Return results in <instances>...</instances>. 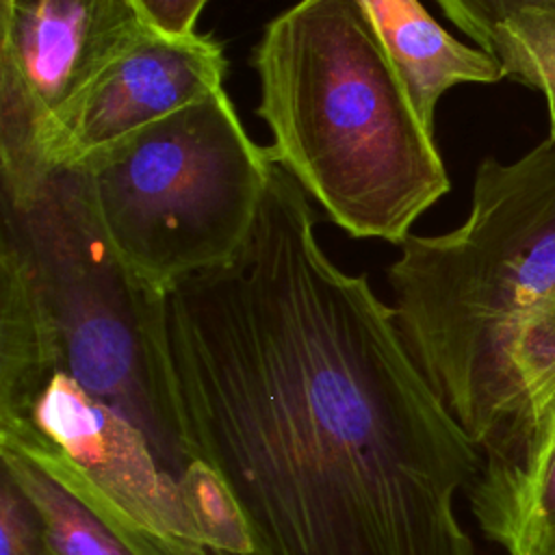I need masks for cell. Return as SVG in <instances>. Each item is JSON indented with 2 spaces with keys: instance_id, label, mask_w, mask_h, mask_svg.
I'll list each match as a JSON object with an SVG mask.
<instances>
[{
  "instance_id": "6da1fadb",
  "label": "cell",
  "mask_w": 555,
  "mask_h": 555,
  "mask_svg": "<svg viewBox=\"0 0 555 555\" xmlns=\"http://www.w3.org/2000/svg\"><path fill=\"white\" fill-rule=\"evenodd\" d=\"M165 330L180 447L230 492L249 555H475L455 496L479 447L284 167L238 256L165 291Z\"/></svg>"
},
{
  "instance_id": "7a4b0ae2",
  "label": "cell",
  "mask_w": 555,
  "mask_h": 555,
  "mask_svg": "<svg viewBox=\"0 0 555 555\" xmlns=\"http://www.w3.org/2000/svg\"><path fill=\"white\" fill-rule=\"evenodd\" d=\"M0 425L48 371L130 421L180 481L165 291L111 247L80 167L0 180Z\"/></svg>"
},
{
  "instance_id": "3957f363",
  "label": "cell",
  "mask_w": 555,
  "mask_h": 555,
  "mask_svg": "<svg viewBox=\"0 0 555 555\" xmlns=\"http://www.w3.org/2000/svg\"><path fill=\"white\" fill-rule=\"evenodd\" d=\"M267 145L353 238L403 245L451 186L362 0H299L251 59Z\"/></svg>"
},
{
  "instance_id": "277c9868",
  "label": "cell",
  "mask_w": 555,
  "mask_h": 555,
  "mask_svg": "<svg viewBox=\"0 0 555 555\" xmlns=\"http://www.w3.org/2000/svg\"><path fill=\"white\" fill-rule=\"evenodd\" d=\"M388 282L412 358L481 449L501 358L518 327L555 301V141L512 163L483 158L466 221L410 234Z\"/></svg>"
},
{
  "instance_id": "5b68a950",
  "label": "cell",
  "mask_w": 555,
  "mask_h": 555,
  "mask_svg": "<svg viewBox=\"0 0 555 555\" xmlns=\"http://www.w3.org/2000/svg\"><path fill=\"white\" fill-rule=\"evenodd\" d=\"M273 165L221 87L80 169L115 254L137 278L169 291L238 256Z\"/></svg>"
},
{
  "instance_id": "8992f818",
  "label": "cell",
  "mask_w": 555,
  "mask_h": 555,
  "mask_svg": "<svg viewBox=\"0 0 555 555\" xmlns=\"http://www.w3.org/2000/svg\"><path fill=\"white\" fill-rule=\"evenodd\" d=\"M152 30L130 0H0V180L39 173L43 124Z\"/></svg>"
},
{
  "instance_id": "52a82bcc",
  "label": "cell",
  "mask_w": 555,
  "mask_h": 555,
  "mask_svg": "<svg viewBox=\"0 0 555 555\" xmlns=\"http://www.w3.org/2000/svg\"><path fill=\"white\" fill-rule=\"evenodd\" d=\"M225 67L223 48L210 35L165 37L152 30L43 124L35 145L37 171L80 167L221 89Z\"/></svg>"
},
{
  "instance_id": "ba28073f",
  "label": "cell",
  "mask_w": 555,
  "mask_h": 555,
  "mask_svg": "<svg viewBox=\"0 0 555 555\" xmlns=\"http://www.w3.org/2000/svg\"><path fill=\"white\" fill-rule=\"evenodd\" d=\"M15 427H30L65 451L147 527L199 544L180 481L160 464L150 440L65 373L41 375L20 418L0 425V431Z\"/></svg>"
},
{
  "instance_id": "9c48e42d",
  "label": "cell",
  "mask_w": 555,
  "mask_h": 555,
  "mask_svg": "<svg viewBox=\"0 0 555 555\" xmlns=\"http://www.w3.org/2000/svg\"><path fill=\"white\" fill-rule=\"evenodd\" d=\"M2 468L39 514L54 555H208L119 505L65 451L30 427L0 431Z\"/></svg>"
},
{
  "instance_id": "30bf717a",
  "label": "cell",
  "mask_w": 555,
  "mask_h": 555,
  "mask_svg": "<svg viewBox=\"0 0 555 555\" xmlns=\"http://www.w3.org/2000/svg\"><path fill=\"white\" fill-rule=\"evenodd\" d=\"M362 2L418 119L429 132H434L436 106L451 87L492 85L505 78L490 52L455 39L418 0Z\"/></svg>"
},
{
  "instance_id": "8fae6325",
  "label": "cell",
  "mask_w": 555,
  "mask_h": 555,
  "mask_svg": "<svg viewBox=\"0 0 555 555\" xmlns=\"http://www.w3.org/2000/svg\"><path fill=\"white\" fill-rule=\"evenodd\" d=\"M470 512L507 555H555V442L533 462L483 460Z\"/></svg>"
},
{
  "instance_id": "7c38bea8",
  "label": "cell",
  "mask_w": 555,
  "mask_h": 555,
  "mask_svg": "<svg viewBox=\"0 0 555 555\" xmlns=\"http://www.w3.org/2000/svg\"><path fill=\"white\" fill-rule=\"evenodd\" d=\"M488 52L505 78L544 93L548 104V139L555 141V11L531 9L505 20Z\"/></svg>"
},
{
  "instance_id": "4fadbf2b",
  "label": "cell",
  "mask_w": 555,
  "mask_h": 555,
  "mask_svg": "<svg viewBox=\"0 0 555 555\" xmlns=\"http://www.w3.org/2000/svg\"><path fill=\"white\" fill-rule=\"evenodd\" d=\"M0 555H54L37 509L4 468H0Z\"/></svg>"
},
{
  "instance_id": "5bb4252c",
  "label": "cell",
  "mask_w": 555,
  "mask_h": 555,
  "mask_svg": "<svg viewBox=\"0 0 555 555\" xmlns=\"http://www.w3.org/2000/svg\"><path fill=\"white\" fill-rule=\"evenodd\" d=\"M444 15L475 46L488 52L499 26L520 11H555V0H436Z\"/></svg>"
},
{
  "instance_id": "9a60e30c",
  "label": "cell",
  "mask_w": 555,
  "mask_h": 555,
  "mask_svg": "<svg viewBox=\"0 0 555 555\" xmlns=\"http://www.w3.org/2000/svg\"><path fill=\"white\" fill-rule=\"evenodd\" d=\"M143 20L165 37L195 33V22L208 0H130Z\"/></svg>"
}]
</instances>
